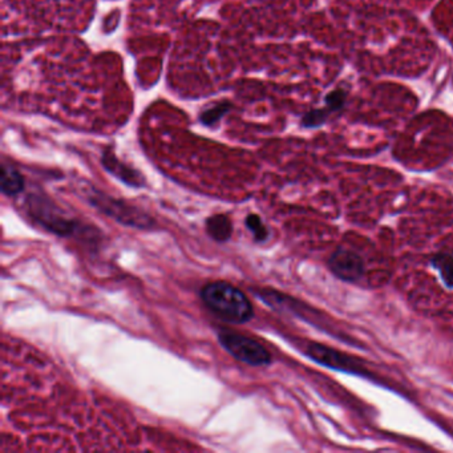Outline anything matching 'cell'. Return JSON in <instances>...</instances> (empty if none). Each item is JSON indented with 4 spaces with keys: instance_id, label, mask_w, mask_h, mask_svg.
Listing matches in <instances>:
<instances>
[{
    "instance_id": "52a82bcc",
    "label": "cell",
    "mask_w": 453,
    "mask_h": 453,
    "mask_svg": "<svg viewBox=\"0 0 453 453\" xmlns=\"http://www.w3.org/2000/svg\"><path fill=\"white\" fill-rule=\"evenodd\" d=\"M206 230L211 238L217 242H226L233 234V225L229 217L224 214L211 215L206 221Z\"/></svg>"
},
{
    "instance_id": "6da1fadb",
    "label": "cell",
    "mask_w": 453,
    "mask_h": 453,
    "mask_svg": "<svg viewBox=\"0 0 453 453\" xmlns=\"http://www.w3.org/2000/svg\"><path fill=\"white\" fill-rule=\"evenodd\" d=\"M201 299L218 319L230 324H243L254 317V308L245 292L236 286L217 281L201 289Z\"/></svg>"
},
{
    "instance_id": "5b68a950",
    "label": "cell",
    "mask_w": 453,
    "mask_h": 453,
    "mask_svg": "<svg viewBox=\"0 0 453 453\" xmlns=\"http://www.w3.org/2000/svg\"><path fill=\"white\" fill-rule=\"evenodd\" d=\"M305 354L310 356V359H312L314 362H317L318 364L328 367V368H334V370H339V371H344V373H354L357 376H364V378H370L368 371L359 366L357 362L354 360L350 356L343 355L335 350H331L328 347H326L323 344L319 343H308L305 348Z\"/></svg>"
},
{
    "instance_id": "9c48e42d",
    "label": "cell",
    "mask_w": 453,
    "mask_h": 453,
    "mask_svg": "<svg viewBox=\"0 0 453 453\" xmlns=\"http://www.w3.org/2000/svg\"><path fill=\"white\" fill-rule=\"evenodd\" d=\"M432 266L440 273L444 285L453 289V256L440 253L431 259Z\"/></svg>"
},
{
    "instance_id": "4fadbf2b",
    "label": "cell",
    "mask_w": 453,
    "mask_h": 453,
    "mask_svg": "<svg viewBox=\"0 0 453 453\" xmlns=\"http://www.w3.org/2000/svg\"><path fill=\"white\" fill-rule=\"evenodd\" d=\"M328 112H331V111H330L327 107H326L324 109H317V111L310 112V114H306L305 118H303V125H305V127H308V128L322 125L324 121H326V117H327Z\"/></svg>"
},
{
    "instance_id": "277c9868",
    "label": "cell",
    "mask_w": 453,
    "mask_h": 453,
    "mask_svg": "<svg viewBox=\"0 0 453 453\" xmlns=\"http://www.w3.org/2000/svg\"><path fill=\"white\" fill-rule=\"evenodd\" d=\"M89 202L95 208H98V211H103L104 214L125 226L148 229L152 225V218L144 211H140L137 208H133L130 204H125L123 201L114 199L112 197L95 192L89 197Z\"/></svg>"
},
{
    "instance_id": "7c38bea8",
    "label": "cell",
    "mask_w": 453,
    "mask_h": 453,
    "mask_svg": "<svg viewBox=\"0 0 453 453\" xmlns=\"http://www.w3.org/2000/svg\"><path fill=\"white\" fill-rule=\"evenodd\" d=\"M230 109V104L222 103L214 108H211L209 111H206L205 114L201 116V120L205 125H213L215 124L224 114H226L227 111Z\"/></svg>"
},
{
    "instance_id": "30bf717a",
    "label": "cell",
    "mask_w": 453,
    "mask_h": 453,
    "mask_svg": "<svg viewBox=\"0 0 453 453\" xmlns=\"http://www.w3.org/2000/svg\"><path fill=\"white\" fill-rule=\"evenodd\" d=\"M104 165H105V168L111 173H114L120 179H123L125 184L132 185V186H140L141 185L140 184V177L137 176L136 172L130 170V169H125L124 165H121L117 160L112 159L111 156H107L105 154V157H104Z\"/></svg>"
},
{
    "instance_id": "3957f363",
    "label": "cell",
    "mask_w": 453,
    "mask_h": 453,
    "mask_svg": "<svg viewBox=\"0 0 453 453\" xmlns=\"http://www.w3.org/2000/svg\"><path fill=\"white\" fill-rule=\"evenodd\" d=\"M28 211L35 221L60 237H69L76 230V222L68 218L64 211L47 197L30 195Z\"/></svg>"
},
{
    "instance_id": "8992f818",
    "label": "cell",
    "mask_w": 453,
    "mask_h": 453,
    "mask_svg": "<svg viewBox=\"0 0 453 453\" xmlns=\"http://www.w3.org/2000/svg\"><path fill=\"white\" fill-rule=\"evenodd\" d=\"M328 267L332 274L343 282L355 283L366 272L363 259L348 249H337L328 259Z\"/></svg>"
},
{
    "instance_id": "ba28073f",
    "label": "cell",
    "mask_w": 453,
    "mask_h": 453,
    "mask_svg": "<svg viewBox=\"0 0 453 453\" xmlns=\"http://www.w3.org/2000/svg\"><path fill=\"white\" fill-rule=\"evenodd\" d=\"M24 189V177L10 165L1 166V192L8 197L20 195Z\"/></svg>"
},
{
    "instance_id": "5bb4252c",
    "label": "cell",
    "mask_w": 453,
    "mask_h": 453,
    "mask_svg": "<svg viewBox=\"0 0 453 453\" xmlns=\"http://www.w3.org/2000/svg\"><path fill=\"white\" fill-rule=\"evenodd\" d=\"M344 104V94L341 91H334L326 98V107L330 111H337L340 109Z\"/></svg>"
},
{
    "instance_id": "8fae6325",
    "label": "cell",
    "mask_w": 453,
    "mask_h": 453,
    "mask_svg": "<svg viewBox=\"0 0 453 453\" xmlns=\"http://www.w3.org/2000/svg\"><path fill=\"white\" fill-rule=\"evenodd\" d=\"M246 226L251 231V234L254 236V240L257 242L265 241L267 238V236H269L267 229L263 225L262 220L259 218L257 214L247 215V218H246Z\"/></svg>"
},
{
    "instance_id": "7a4b0ae2",
    "label": "cell",
    "mask_w": 453,
    "mask_h": 453,
    "mask_svg": "<svg viewBox=\"0 0 453 453\" xmlns=\"http://www.w3.org/2000/svg\"><path fill=\"white\" fill-rule=\"evenodd\" d=\"M218 341L237 360L253 367H263L272 363L270 353L257 340L242 334L222 330L218 332Z\"/></svg>"
}]
</instances>
